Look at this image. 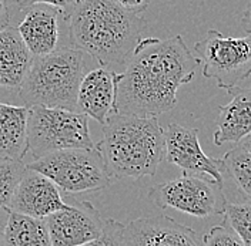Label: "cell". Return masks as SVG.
Masks as SVG:
<instances>
[{
    "label": "cell",
    "instance_id": "cell-4",
    "mask_svg": "<svg viewBox=\"0 0 251 246\" xmlns=\"http://www.w3.org/2000/svg\"><path fill=\"white\" fill-rule=\"evenodd\" d=\"M86 73L84 51L62 47L31 59L19 94L25 106L59 107L76 111L80 81Z\"/></svg>",
    "mask_w": 251,
    "mask_h": 246
},
{
    "label": "cell",
    "instance_id": "cell-9",
    "mask_svg": "<svg viewBox=\"0 0 251 246\" xmlns=\"http://www.w3.org/2000/svg\"><path fill=\"white\" fill-rule=\"evenodd\" d=\"M67 209L56 211L46 219L53 246L94 245L104 229L106 218L89 201H73Z\"/></svg>",
    "mask_w": 251,
    "mask_h": 246
},
{
    "label": "cell",
    "instance_id": "cell-26",
    "mask_svg": "<svg viewBox=\"0 0 251 246\" xmlns=\"http://www.w3.org/2000/svg\"><path fill=\"white\" fill-rule=\"evenodd\" d=\"M241 27L244 29L246 33H250L251 34V0L249 1L244 13H243V17H241Z\"/></svg>",
    "mask_w": 251,
    "mask_h": 246
},
{
    "label": "cell",
    "instance_id": "cell-15",
    "mask_svg": "<svg viewBox=\"0 0 251 246\" xmlns=\"http://www.w3.org/2000/svg\"><path fill=\"white\" fill-rule=\"evenodd\" d=\"M227 92L231 95V100L228 104L219 107L217 130L213 137L216 145L237 142L251 133V86H235Z\"/></svg>",
    "mask_w": 251,
    "mask_h": 246
},
{
    "label": "cell",
    "instance_id": "cell-21",
    "mask_svg": "<svg viewBox=\"0 0 251 246\" xmlns=\"http://www.w3.org/2000/svg\"><path fill=\"white\" fill-rule=\"evenodd\" d=\"M224 221L241 239L243 246H251V202H228L224 208Z\"/></svg>",
    "mask_w": 251,
    "mask_h": 246
},
{
    "label": "cell",
    "instance_id": "cell-22",
    "mask_svg": "<svg viewBox=\"0 0 251 246\" xmlns=\"http://www.w3.org/2000/svg\"><path fill=\"white\" fill-rule=\"evenodd\" d=\"M203 245L207 246H243L241 239L237 236L231 226L223 219L221 225L213 226L205 235L201 236Z\"/></svg>",
    "mask_w": 251,
    "mask_h": 246
},
{
    "label": "cell",
    "instance_id": "cell-13",
    "mask_svg": "<svg viewBox=\"0 0 251 246\" xmlns=\"http://www.w3.org/2000/svg\"><path fill=\"white\" fill-rule=\"evenodd\" d=\"M114 77L116 71L104 66L84 73L78 86L76 111L92 117L101 125L106 123L107 117L114 112Z\"/></svg>",
    "mask_w": 251,
    "mask_h": 246
},
{
    "label": "cell",
    "instance_id": "cell-19",
    "mask_svg": "<svg viewBox=\"0 0 251 246\" xmlns=\"http://www.w3.org/2000/svg\"><path fill=\"white\" fill-rule=\"evenodd\" d=\"M223 159V175H228L237 189L251 201V153L235 145Z\"/></svg>",
    "mask_w": 251,
    "mask_h": 246
},
{
    "label": "cell",
    "instance_id": "cell-27",
    "mask_svg": "<svg viewBox=\"0 0 251 246\" xmlns=\"http://www.w3.org/2000/svg\"><path fill=\"white\" fill-rule=\"evenodd\" d=\"M235 144H237L238 147L244 148L246 151H249V153H251V133H249L247 135H244L243 138L240 139V141H237Z\"/></svg>",
    "mask_w": 251,
    "mask_h": 246
},
{
    "label": "cell",
    "instance_id": "cell-1",
    "mask_svg": "<svg viewBox=\"0 0 251 246\" xmlns=\"http://www.w3.org/2000/svg\"><path fill=\"white\" fill-rule=\"evenodd\" d=\"M200 63L181 36L141 39L114 77V112L160 115L177 104V91L190 83Z\"/></svg>",
    "mask_w": 251,
    "mask_h": 246
},
{
    "label": "cell",
    "instance_id": "cell-5",
    "mask_svg": "<svg viewBox=\"0 0 251 246\" xmlns=\"http://www.w3.org/2000/svg\"><path fill=\"white\" fill-rule=\"evenodd\" d=\"M93 147L86 114L59 107H29L26 155L39 158L59 150Z\"/></svg>",
    "mask_w": 251,
    "mask_h": 246
},
{
    "label": "cell",
    "instance_id": "cell-17",
    "mask_svg": "<svg viewBox=\"0 0 251 246\" xmlns=\"http://www.w3.org/2000/svg\"><path fill=\"white\" fill-rule=\"evenodd\" d=\"M27 106L0 103V155L23 159L27 144Z\"/></svg>",
    "mask_w": 251,
    "mask_h": 246
},
{
    "label": "cell",
    "instance_id": "cell-24",
    "mask_svg": "<svg viewBox=\"0 0 251 246\" xmlns=\"http://www.w3.org/2000/svg\"><path fill=\"white\" fill-rule=\"evenodd\" d=\"M116 1L119 6H122L123 9L128 10V12H133V13H139L141 15L153 0H113Z\"/></svg>",
    "mask_w": 251,
    "mask_h": 246
},
{
    "label": "cell",
    "instance_id": "cell-8",
    "mask_svg": "<svg viewBox=\"0 0 251 246\" xmlns=\"http://www.w3.org/2000/svg\"><path fill=\"white\" fill-rule=\"evenodd\" d=\"M149 198L161 209L172 208L196 218L223 215L227 203L224 185L193 174L151 186Z\"/></svg>",
    "mask_w": 251,
    "mask_h": 246
},
{
    "label": "cell",
    "instance_id": "cell-7",
    "mask_svg": "<svg viewBox=\"0 0 251 246\" xmlns=\"http://www.w3.org/2000/svg\"><path fill=\"white\" fill-rule=\"evenodd\" d=\"M194 56L203 67V76L230 90L251 76V34L227 37L216 29L207 31L194 45Z\"/></svg>",
    "mask_w": 251,
    "mask_h": 246
},
{
    "label": "cell",
    "instance_id": "cell-12",
    "mask_svg": "<svg viewBox=\"0 0 251 246\" xmlns=\"http://www.w3.org/2000/svg\"><path fill=\"white\" fill-rule=\"evenodd\" d=\"M69 206L70 205L64 202L60 195L59 186L50 178L34 169L26 168L7 209L36 218H46L56 211L67 209Z\"/></svg>",
    "mask_w": 251,
    "mask_h": 246
},
{
    "label": "cell",
    "instance_id": "cell-23",
    "mask_svg": "<svg viewBox=\"0 0 251 246\" xmlns=\"http://www.w3.org/2000/svg\"><path fill=\"white\" fill-rule=\"evenodd\" d=\"M19 9H27L33 4H46V6H53L59 10L63 12V19L64 15L67 13V10L72 7V4L75 3V0H16Z\"/></svg>",
    "mask_w": 251,
    "mask_h": 246
},
{
    "label": "cell",
    "instance_id": "cell-2",
    "mask_svg": "<svg viewBox=\"0 0 251 246\" xmlns=\"http://www.w3.org/2000/svg\"><path fill=\"white\" fill-rule=\"evenodd\" d=\"M63 20L72 46L104 67L125 66L149 27L143 16L113 0H75Z\"/></svg>",
    "mask_w": 251,
    "mask_h": 246
},
{
    "label": "cell",
    "instance_id": "cell-3",
    "mask_svg": "<svg viewBox=\"0 0 251 246\" xmlns=\"http://www.w3.org/2000/svg\"><path fill=\"white\" fill-rule=\"evenodd\" d=\"M96 148L111 178L154 177L166 157L164 130L156 115L111 112Z\"/></svg>",
    "mask_w": 251,
    "mask_h": 246
},
{
    "label": "cell",
    "instance_id": "cell-25",
    "mask_svg": "<svg viewBox=\"0 0 251 246\" xmlns=\"http://www.w3.org/2000/svg\"><path fill=\"white\" fill-rule=\"evenodd\" d=\"M10 22V9L6 0H0V26H6Z\"/></svg>",
    "mask_w": 251,
    "mask_h": 246
},
{
    "label": "cell",
    "instance_id": "cell-28",
    "mask_svg": "<svg viewBox=\"0 0 251 246\" xmlns=\"http://www.w3.org/2000/svg\"><path fill=\"white\" fill-rule=\"evenodd\" d=\"M7 212H9L7 208L0 206V231H3V228H4V224H6V219H7Z\"/></svg>",
    "mask_w": 251,
    "mask_h": 246
},
{
    "label": "cell",
    "instance_id": "cell-16",
    "mask_svg": "<svg viewBox=\"0 0 251 246\" xmlns=\"http://www.w3.org/2000/svg\"><path fill=\"white\" fill-rule=\"evenodd\" d=\"M31 59L33 56L17 27L0 26V87L19 91Z\"/></svg>",
    "mask_w": 251,
    "mask_h": 246
},
{
    "label": "cell",
    "instance_id": "cell-11",
    "mask_svg": "<svg viewBox=\"0 0 251 246\" xmlns=\"http://www.w3.org/2000/svg\"><path fill=\"white\" fill-rule=\"evenodd\" d=\"M120 246H199L201 236L166 215L143 216L120 226Z\"/></svg>",
    "mask_w": 251,
    "mask_h": 246
},
{
    "label": "cell",
    "instance_id": "cell-20",
    "mask_svg": "<svg viewBox=\"0 0 251 246\" xmlns=\"http://www.w3.org/2000/svg\"><path fill=\"white\" fill-rule=\"evenodd\" d=\"M23 159H13L0 155V206L7 208L16 186L26 171Z\"/></svg>",
    "mask_w": 251,
    "mask_h": 246
},
{
    "label": "cell",
    "instance_id": "cell-29",
    "mask_svg": "<svg viewBox=\"0 0 251 246\" xmlns=\"http://www.w3.org/2000/svg\"><path fill=\"white\" fill-rule=\"evenodd\" d=\"M0 246H4V242H3V235H1V231H0Z\"/></svg>",
    "mask_w": 251,
    "mask_h": 246
},
{
    "label": "cell",
    "instance_id": "cell-18",
    "mask_svg": "<svg viewBox=\"0 0 251 246\" xmlns=\"http://www.w3.org/2000/svg\"><path fill=\"white\" fill-rule=\"evenodd\" d=\"M1 235L4 245L51 246L45 218L20 214L12 209L7 212V219Z\"/></svg>",
    "mask_w": 251,
    "mask_h": 246
},
{
    "label": "cell",
    "instance_id": "cell-14",
    "mask_svg": "<svg viewBox=\"0 0 251 246\" xmlns=\"http://www.w3.org/2000/svg\"><path fill=\"white\" fill-rule=\"evenodd\" d=\"M60 19H63V12L53 6H30V10L17 26V30L33 57L51 53L57 48Z\"/></svg>",
    "mask_w": 251,
    "mask_h": 246
},
{
    "label": "cell",
    "instance_id": "cell-10",
    "mask_svg": "<svg viewBox=\"0 0 251 246\" xmlns=\"http://www.w3.org/2000/svg\"><path fill=\"white\" fill-rule=\"evenodd\" d=\"M166 157L170 164L177 165L183 174L203 175L223 184V159L205 155L200 141L199 130L187 128L177 123H170L164 131Z\"/></svg>",
    "mask_w": 251,
    "mask_h": 246
},
{
    "label": "cell",
    "instance_id": "cell-6",
    "mask_svg": "<svg viewBox=\"0 0 251 246\" xmlns=\"http://www.w3.org/2000/svg\"><path fill=\"white\" fill-rule=\"evenodd\" d=\"M27 168L34 169L64 192L81 194L101 191L111 184L103 157L93 148H67L34 158Z\"/></svg>",
    "mask_w": 251,
    "mask_h": 246
}]
</instances>
